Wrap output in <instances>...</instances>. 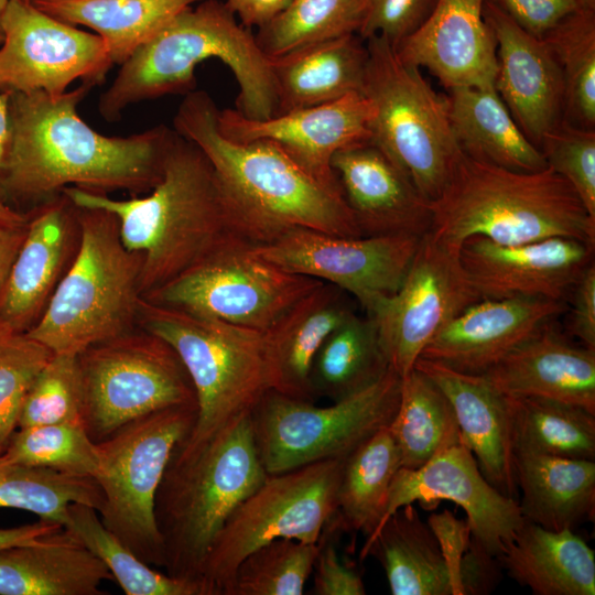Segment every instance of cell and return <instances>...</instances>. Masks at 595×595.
<instances>
[{"mask_svg":"<svg viewBox=\"0 0 595 595\" xmlns=\"http://www.w3.org/2000/svg\"><path fill=\"white\" fill-rule=\"evenodd\" d=\"M94 87L61 95L11 93L10 140L0 199L11 207L47 199L69 186L140 194L160 181L173 129L160 125L127 137L100 134L78 115Z\"/></svg>","mask_w":595,"mask_h":595,"instance_id":"cell-1","label":"cell"},{"mask_svg":"<svg viewBox=\"0 0 595 595\" xmlns=\"http://www.w3.org/2000/svg\"><path fill=\"white\" fill-rule=\"evenodd\" d=\"M218 110L208 93L192 90L172 129L208 159L246 240L262 245L299 228L363 236L340 186L323 183L270 140L226 138L217 126Z\"/></svg>","mask_w":595,"mask_h":595,"instance_id":"cell-2","label":"cell"},{"mask_svg":"<svg viewBox=\"0 0 595 595\" xmlns=\"http://www.w3.org/2000/svg\"><path fill=\"white\" fill-rule=\"evenodd\" d=\"M63 194L76 207L104 209L116 216L122 244L143 258L141 298L216 249L246 240L208 159L174 130L162 176L145 196L113 199L75 186L64 188Z\"/></svg>","mask_w":595,"mask_h":595,"instance_id":"cell-3","label":"cell"},{"mask_svg":"<svg viewBox=\"0 0 595 595\" xmlns=\"http://www.w3.org/2000/svg\"><path fill=\"white\" fill-rule=\"evenodd\" d=\"M210 58L221 61L234 74L239 85L235 109L240 115L256 120L275 115L271 61L251 30L220 0H202L184 9L141 44L100 96L99 113L116 121L134 104L186 95L194 90L196 66Z\"/></svg>","mask_w":595,"mask_h":595,"instance_id":"cell-4","label":"cell"},{"mask_svg":"<svg viewBox=\"0 0 595 595\" xmlns=\"http://www.w3.org/2000/svg\"><path fill=\"white\" fill-rule=\"evenodd\" d=\"M430 232L459 249L483 236L499 245L567 237L595 245V218L551 167L516 172L461 152L441 194L430 202Z\"/></svg>","mask_w":595,"mask_h":595,"instance_id":"cell-5","label":"cell"},{"mask_svg":"<svg viewBox=\"0 0 595 595\" xmlns=\"http://www.w3.org/2000/svg\"><path fill=\"white\" fill-rule=\"evenodd\" d=\"M267 476L250 415L188 453L174 452L154 506L166 573L205 583L202 570L217 534Z\"/></svg>","mask_w":595,"mask_h":595,"instance_id":"cell-6","label":"cell"},{"mask_svg":"<svg viewBox=\"0 0 595 595\" xmlns=\"http://www.w3.org/2000/svg\"><path fill=\"white\" fill-rule=\"evenodd\" d=\"M75 207L78 245L44 312L25 334L54 354L78 355L136 328L143 258L122 244L116 216Z\"/></svg>","mask_w":595,"mask_h":595,"instance_id":"cell-7","label":"cell"},{"mask_svg":"<svg viewBox=\"0 0 595 595\" xmlns=\"http://www.w3.org/2000/svg\"><path fill=\"white\" fill-rule=\"evenodd\" d=\"M137 326L176 351L195 391L196 421L175 453H188L250 415L271 390L261 332L143 298Z\"/></svg>","mask_w":595,"mask_h":595,"instance_id":"cell-8","label":"cell"},{"mask_svg":"<svg viewBox=\"0 0 595 595\" xmlns=\"http://www.w3.org/2000/svg\"><path fill=\"white\" fill-rule=\"evenodd\" d=\"M365 42L363 94L374 108L370 141L431 202L445 187L462 152L452 132L447 98L429 85L421 68L401 61L386 39L374 35Z\"/></svg>","mask_w":595,"mask_h":595,"instance_id":"cell-9","label":"cell"},{"mask_svg":"<svg viewBox=\"0 0 595 595\" xmlns=\"http://www.w3.org/2000/svg\"><path fill=\"white\" fill-rule=\"evenodd\" d=\"M196 416V403L170 407L139 418L97 443L95 480L104 497L100 520L150 566L165 564L155 496L174 451Z\"/></svg>","mask_w":595,"mask_h":595,"instance_id":"cell-10","label":"cell"},{"mask_svg":"<svg viewBox=\"0 0 595 595\" xmlns=\"http://www.w3.org/2000/svg\"><path fill=\"white\" fill-rule=\"evenodd\" d=\"M401 380L390 368L366 389L325 407L269 390L250 413L255 443L267 474L347 457L390 425L399 404Z\"/></svg>","mask_w":595,"mask_h":595,"instance_id":"cell-11","label":"cell"},{"mask_svg":"<svg viewBox=\"0 0 595 595\" xmlns=\"http://www.w3.org/2000/svg\"><path fill=\"white\" fill-rule=\"evenodd\" d=\"M77 359L83 425L95 443L155 411L197 404L176 351L140 327L89 346Z\"/></svg>","mask_w":595,"mask_h":595,"instance_id":"cell-12","label":"cell"},{"mask_svg":"<svg viewBox=\"0 0 595 595\" xmlns=\"http://www.w3.org/2000/svg\"><path fill=\"white\" fill-rule=\"evenodd\" d=\"M344 458L325 459L270 474L234 510L217 534L202 578L214 595H225L239 563L275 539L317 543L336 513Z\"/></svg>","mask_w":595,"mask_h":595,"instance_id":"cell-13","label":"cell"},{"mask_svg":"<svg viewBox=\"0 0 595 595\" xmlns=\"http://www.w3.org/2000/svg\"><path fill=\"white\" fill-rule=\"evenodd\" d=\"M251 246L229 242L143 299L263 333L322 281L285 271Z\"/></svg>","mask_w":595,"mask_h":595,"instance_id":"cell-14","label":"cell"},{"mask_svg":"<svg viewBox=\"0 0 595 595\" xmlns=\"http://www.w3.org/2000/svg\"><path fill=\"white\" fill-rule=\"evenodd\" d=\"M478 300L459 249L426 232L399 289L366 316L375 325L389 366L403 378L437 332Z\"/></svg>","mask_w":595,"mask_h":595,"instance_id":"cell-15","label":"cell"},{"mask_svg":"<svg viewBox=\"0 0 595 595\" xmlns=\"http://www.w3.org/2000/svg\"><path fill=\"white\" fill-rule=\"evenodd\" d=\"M421 238L342 237L299 228L251 249L285 271L334 284L354 296L367 314L399 289Z\"/></svg>","mask_w":595,"mask_h":595,"instance_id":"cell-16","label":"cell"},{"mask_svg":"<svg viewBox=\"0 0 595 595\" xmlns=\"http://www.w3.org/2000/svg\"><path fill=\"white\" fill-rule=\"evenodd\" d=\"M2 30L0 90L61 95L77 79L101 83L113 65L98 34L58 20L31 1L10 0Z\"/></svg>","mask_w":595,"mask_h":595,"instance_id":"cell-17","label":"cell"},{"mask_svg":"<svg viewBox=\"0 0 595 595\" xmlns=\"http://www.w3.org/2000/svg\"><path fill=\"white\" fill-rule=\"evenodd\" d=\"M440 500L452 501L464 510L472 539L496 558L524 521L518 500L501 494L485 478L462 439L418 468H399L378 529L400 507L419 502L432 509Z\"/></svg>","mask_w":595,"mask_h":595,"instance_id":"cell-18","label":"cell"},{"mask_svg":"<svg viewBox=\"0 0 595 595\" xmlns=\"http://www.w3.org/2000/svg\"><path fill=\"white\" fill-rule=\"evenodd\" d=\"M594 245L551 237L499 245L473 236L459 247V260L480 299L543 298L565 301L593 262Z\"/></svg>","mask_w":595,"mask_h":595,"instance_id":"cell-19","label":"cell"},{"mask_svg":"<svg viewBox=\"0 0 595 595\" xmlns=\"http://www.w3.org/2000/svg\"><path fill=\"white\" fill-rule=\"evenodd\" d=\"M371 101L361 93L331 102L278 113L256 120L236 109L217 113L219 131L237 142L266 139L325 184L339 186L331 162L334 154L370 139Z\"/></svg>","mask_w":595,"mask_h":595,"instance_id":"cell-20","label":"cell"},{"mask_svg":"<svg viewBox=\"0 0 595 595\" xmlns=\"http://www.w3.org/2000/svg\"><path fill=\"white\" fill-rule=\"evenodd\" d=\"M565 310L564 301L543 298L480 299L443 326L419 358L482 375Z\"/></svg>","mask_w":595,"mask_h":595,"instance_id":"cell-21","label":"cell"},{"mask_svg":"<svg viewBox=\"0 0 595 595\" xmlns=\"http://www.w3.org/2000/svg\"><path fill=\"white\" fill-rule=\"evenodd\" d=\"M484 17L496 41L495 87L524 136L539 148L563 116L559 62L544 39L524 31L488 1Z\"/></svg>","mask_w":595,"mask_h":595,"instance_id":"cell-22","label":"cell"},{"mask_svg":"<svg viewBox=\"0 0 595 595\" xmlns=\"http://www.w3.org/2000/svg\"><path fill=\"white\" fill-rule=\"evenodd\" d=\"M331 165L363 236L430 230V201L370 139L337 151Z\"/></svg>","mask_w":595,"mask_h":595,"instance_id":"cell-23","label":"cell"},{"mask_svg":"<svg viewBox=\"0 0 595 595\" xmlns=\"http://www.w3.org/2000/svg\"><path fill=\"white\" fill-rule=\"evenodd\" d=\"M486 0H437L423 24L394 50L407 64L426 68L446 89L495 83L494 33Z\"/></svg>","mask_w":595,"mask_h":595,"instance_id":"cell-24","label":"cell"},{"mask_svg":"<svg viewBox=\"0 0 595 595\" xmlns=\"http://www.w3.org/2000/svg\"><path fill=\"white\" fill-rule=\"evenodd\" d=\"M74 205L64 196L30 214L26 235L0 296V324L26 333L44 312L77 245Z\"/></svg>","mask_w":595,"mask_h":595,"instance_id":"cell-25","label":"cell"},{"mask_svg":"<svg viewBox=\"0 0 595 595\" xmlns=\"http://www.w3.org/2000/svg\"><path fill=\"white\" fill-rule=\"evenodd\" d=\"M548 323L482 374L508 397H538L595 413V350Z\"/></svg>","mask_w":595,"mask_h":595,"instance_id":"cell-26","label":"cell"},{"mask_svg":"<svg viewBox=\"0 0 595 595\" xmlns=\"http://www.w3.org/2000/svg\"><path fill=\"white\" fill-rule=\"evenodd\" d=\"M414 368L431 378L450 400L462 437L485 478L501 494L518 491L508 396L484 375L467 374L419 358Z\"/></svg>","mask_w":595,"mask_h":595,"instance_id":"cell-27","label":"cell"},{"mask_svg":"<svg viewBox=\"0 0 595 595\" xmlns=\"http://www.w3.org/2000/svg\"><path fill=\"white\" fill-rule=\"evenodd\" d=\"M350 295L322 282L262 333L271 390L314 401L313 359L324 340L355 312Z\"/></svg>","mask_w":595,"mask_h":595,"instance_id":"cell-28","label":"cell"},{"mask_svg":"<svg viewBox=\"0 0 595 595\" xmlns=\"http://www.w3.org/2000/svg\"><path fill=\"white\" fill-rule=\"evenodd\" d=\"M108 567L68 529L0 550V595H100Z\"/></svg>","mask_w":595,"mask_h":595,"instance_id":"cell-29","label":"cell"},{"mask_svg":"<svg viewBox=\"0 0 595 595\" xmlns=\"http://www.w3.org/2000/svg\"><path fill=\"white\" fill-rule=\"evenodd\" d=\"M270 61L278 115L363 94L368 50L358 34H348Z\"/></svg>","mask_w":595,"mask_h":595,"instance_id":"cell-30","label":"cell"},{"mask_svg":"<svg viewBox=\"0 0 595 595\" xmlns=\"http://www.w3.org/2000/svg\"><path fill=\"white\" fill-rule=\"evenodd\" d=\"M513 464L524 520L560 531L594 519L595 459L515 450Z\"/></svg>","mask_w":595,"mask_h":595,"instance_id":"cell-31","label":"cell"},{"mask_svg":"<svg viewBox=\"0 0 595 595\" xmlns=\"http://www.w3.org/2000/svg\"><path fill=\"white\" fill-rule=\"evenodd\" d=\"M446 98L452 132L464 154L516 172L548 167L540 149L512 118L495 83L455 87Z\"/></svg>","mask_w":595,"mask_h":595,"instance_id":"cell-32","label":"cell"},{"mask_svg":"<svg viewBox=\"0 0 595 595\" xmlns=\"http://www.w3.org/2000/svg\"><path fill=\"white\" fill-rule=\"evenodd\" d=\"M508 576L536 595H594L595 553L573 530L524 520L498 556Z\"/></svg>","mask_w":595,"mask_h":595,"instance_id":"cell-33","label":"cell"},{"mask_svg":"<svg viewBox=\"0 0 595 595\" xmlns=\"http://www.w3.org/2000/svg\"><path fill=\"white\" fill-rule=\"evenodd\" d=\"M382 566L392 595H456V586L439 542L413 504L390 515L369 538L360 558Z\"/></svg>","mask_w":595,"mask_h":595,"instance_id":"cell-34","label":"cell"},{"mask_svg":"<svg viewBox=\"0 0 595 595\" xmlns=\"http://www.w3.org/2000/svg\"><path fill=\"white\" fill-rule=\"evenodd\" d=\"M202 0H31L40 10L86 26L106 43L121 65L141 44L184 9Z\"/></svg>","mask_w":595,"mask_h":595,"instance_id":"cell-35","label":"cell"},{"mask_svg":"<svg viewBox=\"0 0 595 595\" xmlns=\"http://www.w3.org/2000/svg\"><path fill=\"white\" fill-rule=\"evenodd\" d=\"M400 467V452L388 428L344 458L336 491V512L344 530L361 532L368 538L378 529Z\"/></svg>","mask_w":595,"mask_h":595,"instance_id":"cell-36","label":"cell"},{"mask_svg":"<svg viewBox=\"0 0 595 595\" xmlns=\"http://www.w3.org/2000/svg\"><path fill=\"white\" fill-rule=\"evenodd\" d=\"M390 368L375 325L354 313L317 350L310 371L312 397L342 400L375 383Z\"/></svg>","mask_w":595,"mask_h":595,"instance_id":"cell-37","label":"cell"},{"mask_svg":"<svg viewBox=\"0 0 595 595\" xmlns=\"http://www.w3.org/2000/svg\"><path fill=\"white\" fill-rule=\"evenodd\" d=\"M388 429L404 468L422 466L463 439L450 400L416 368L401 380L399 404Z\"/></svg>","mask_w":595,"mask_h":595,"instance_id":"cell-38","label":"cell"},{"mask_svg":"<svg viewBox=\"0 0 595 595\" xmlns=\"http://www.w3.org/2000/svg\"><path fill=\"white\" fill-rule=\"evenodd\" d=\"M508 399L515 450L595 459V413L545 398Z\"/></svg>","mask_w":595,"mask_h":595,"instance_id":"cell-39","label":"cell"},{"mask_svg":"<svg viewBox=\"0 0 595 595\" xmlns=\"http://www.w3.org/2000/svg\"><path fill=\"white\" fill-rule=\"evenodd\" d=\"M63 527L108 567L127 595H214L203 582L153 570L104 526L90 506L69 505Z\"/></svg>","mask_w":595,"mask_h":595,"instance_id":"cell-40","label":"cell"},{"mask_svg":"<svg viewBox=\"0 0 595 595\" xmlns=\"http://www.w3.org/2000/svg\"><path fill=\"white\" fill-rule=\"evenodd\" d=\"M367 0H292L258 28L256 41L269 58L348 34H358Z\"/></svg>","mask_w":595,"mask_h":595,"instance_id":"cell-41","label":"cell"},{"mask_svg":"<svg viewBox=\"0 0 595 595\" xmlns=\"http://www.w3.org/2000/svg\"><path fill=\"white\" fill-rule=\"evenodd\" d=\"M72 504L101 509L104 497L95 478L41 466L0 467V508L25 510L64 526Z\"/></svg>","mask_w":595,"mask_h":595,"instance_id":"cell-42","label":"cell"},{"mask_svg":"<svg viewBox=\"0 0 595 595\" xmlns=\"http://www.w3.org/2000/svg\"><path fill=\"white\" fill-rule=\"evenodd\" d=\"M542 39L561 68L562 120L577 128L595 130V10L578 9Z\"/></svg>","mask_w":595,"mask_h":595,"instance_id":"cell-43","label":"cell"},{"mask_svg":"<svg viewBox=\"0 0 595 595\" xmlns=\"http://www.w3.org/2000/svg\"><path fill=\"white\" fill-rule=\"evenodd\" d=\"M317 543L275 539L237 566L225 595H301L313 571Z\"/></svg>","mask_w":595,"mask_h":595,"instance_id":"cell-44","label":"cell"},{"mask_svg":"<svg viewBox=\"0 0 595 595\" xmlns=\"http://www.w3.org/2000/svg\"><path fill=\"white\" fill-rule=\"evenodd\" d=\"M30 465L95 478L99 469L97 443L80 424H50L19 429L0 454V467Z\"/></svg>","mask_w":595,"mask_h":595,"instance_id":"cell-45","label":"cell"},{"mask_svg":"<svg viewBox=\"0 0 595 595\" xmlns=\"http://www.w3.org/2000/svg\"><path fill=\"white\" fill-rule=\"evenodd\" d=\"M65 423L83 425L78 359L73 354H53L23 400L18 428Z\"/></svg>","mask_w":595,"mask_h":595,"instance_id":"cell-46","label":"cell"},{"mask_svg":"<svg viewBox=\"0 0 595 595\" xmlns=\"http://www.w3.org/2000/svg\"><path fill=\"white\" fill-rule=\"evenodd\" d=\"M53 354L25 333L0 334V454L18 428L30 387Z\"/></svg>","mask_w":595,"mask_h":595,"instance_id":"cell-47","label":"cell"},{"mask_svg":"<svg viewBox=\"0 0 595 595\" xmlns=\"http://www.w3.org/2000/svg\"><path fill=\"white\" fill-rule=\"evenodd\" d=\"M539 149L548 166L570 183L595 218V130L561 120L544 133Z\"/></svg>","mask_w":595,"mask_h":595,"instance_id":"cell-48","label":"cell"},{"mask_svg":"<svg viewBox=\"0 0 595 595\" xmlns=\"http://www.w3.org/2000/svg\"><path fill=\"white\" fill-rule=\"evenodd\" d=\"M437 0H367L358 35L365 41L379 35L394 48L428 19Z\"/></svg>","mask_w":595,"mask_h":595,"instance_id":"cell-49","label":"cell"},{"mask_svg":"<svg viewBox=\"0 0 595 595\" xmlns=\"http://www.w3.org/2000/svg\"><path fill=\"white\" fill-rule=\"evenodd\" d=\"M340 531H344V528L336 512L325 524L317 541V553L312 571L313 591L316 595L366 594L360 573L339 558L336 538Z\"/></svg>","mask_w":595,"mask_h":595,"instance_id":"cell-50","label":"cell"},{"mask_svg":"<svg viewBox=\"0 0 595 595\" xmlns=\"http://www.w3.org/2000/svg\"><path fill=\"white\" fill-rule=\"evenodd\" d=\"M530 34L542 39L580 8L577 0H486Z\"/></svg>","mask_w":595,"mask_h":595,"instance_id":"cell-51","label":"cell"},{"mask_svg":"<svg viewBox=\"0 0 595 595\" xmlns=\"http://www.w3.org/2000/svg\"><path fill=\"white\" fill-rule=\"evenodd\" d=\"M569 329L583 346L595 350V266L592 262L574 283Z\"/></svg>","mask_w":595,"mask_h":595,"instance_id":"cell-52","label":"cell"},{"mask_svg":"<svg viewBox=\"0 0 595 595\" xmlns=\"http://www.w3.org/2000/svg\"><path fill=\"white\" fill-rule=\"evenodd\" d=\"M292 0H224L239 22L248 29L260 28L278 15Z\"/></svg>","mask_w":595,"mask_h":595,"instance_id":"cell-53","label":"cell"},{"mask_svg":"<svg viewBox=\"0 0 595 595\" xmlns=\"http://www.w3.org/2000/svg\"><path fill=\"white\" fill-rule=\"evenodd\" d=\"M25 224L0 221V296L28 230Z\"/></svg>","mask_w":595,"mask_h":595,"instance_id":"cell-54","label":"cell"},{"mask_svg":"<svg viewBox=\"0 0 595 595\" xmlns=\"http://www.w3.org/2000/svg\"><path fill=\"white\" fill-rule=\"evenodd\" d=\"M62 527L58 523L40 520L32 524L0 529V550L34 541L60 530Z\"/></svg>","mask_w":595,"mask_h":595,"instance_id":"cell-55","label":"cell"},{"mask_svg":"<svg viewBox=\"0 0 595 595\" xmlns=\"http://www.w3.org/2000/svg\"><path fill=\"white\" fill-rule=\"evenodd\" d=\"M10 91L0 90V181L10 140Z\"/></svg>","mask_w":595,"mask_h":595,"instance_id":"cell-56","label":"cell"},{"mask_svg":"<svg viewBox=\"0 0 595 595\" xmlns=\"http://www.w3.org/2000/svg\"><path fill=\"white\" fill-rule=\"evenodd\" d=\"M30 219L29 213L17 210L0 201V221L9 224H25Z\"/></svg>","mask_w":595,"mask_h":595,"instance_id":"cell-57","label":"cell"},{"mask_svg":"<svg viewBox=\"0 0 595 595\" xmlns=\"http://www.w3.org/2000/svg\"><path fill=\"white\" fill-rule=\"evenodd\" d=\"M10 0H0V44L3 40L2 18Z\"/></svg>","mask_w":595,"mask_h":595,"instance_id":"cell-58","label":"cell"},{"mask_svg":"<svg viewBox=\"0 0 595 595\" xmlns=\"http://www.w3.org/2000/svg\"><path fill=\"white\" fill-rule=\"evenodd\" d=\"M581 9L595 10V0H577Z\"/></svg>","mask_w":595,"mask_h":595,"instance_id":"cell-59","label":"cell"},{"mask_svg":"<svg viewBox=\"0 0 595 595\" xmlns=\"http://www.w3.org/2000/svg\"><path fill=\"white\" fill-rule=\"evenodd\" d=\"M6 332H10V331L0 324V334L6 333Z\"/></svg>","mask_w":595,"mask_h":595,"instance_id":"cell-60","label":"cell"},{"mask_svg":"<svg viewBox=\"0 0 595 595\" xmlns=\"http://www.w3.org/2000/svg\"><path fill=\"white\" fill-rule=\"evenodd\" d=\"M25 1H31V0H25Z\"/></svg>","mask_w":595,"mask_h":595,"instance_id":"cell-61","label":"cell"}]
</instances>
